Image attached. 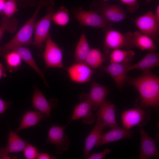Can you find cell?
I'll list each match as a JSON object with an SVG mask.
<instances>
[{
	"mask_svg": "<svg viewBox=\"0 0 159 159\" xmlns=\"http://www.w3.org/2000/svg\"><path fill=\"white\" fill-rule=\"evenodd\" d=\"M126 82L134 87L141 97L140 108L151 107L157 109L159 106V77L150 71L143 72L136 77H127Z\"/></svg>",
	"mask_w": 159,
	"mask_h": 159,
	"instance_id": "cell-1",
	"label": "cell"
},
{
	"mask_svg": "<svg viewBox=\"0 0 159 159\" xmlns=\"http://www.w3.org/2000/svg\"><path fill=\"white\" fill-rule=\"evenodd\" d=\"M47 2L45 0H40L34 13L13 38L6 44L0 46V57L16 47L29 45L32 43V37L37 16L42 7L46 5Z\"/></svg>",
	"mask_w": 159,
	"mask_h": 159,
	"instance_id": "cell-2",
	"label": "cell"
},
{
	"mask_svg": "<svg viewBox=\"0 0 159 159\" xmlns=\"http://www.w3.org/2000/svg\"><path fill=\"white\" fill-rule=\"evenodd\" d=\"M73 14L82 26L101 28L106 31L111 29V23L96 11H86L79 7L74 10Z\"/></svg>",
	"mask_w": 159,
	"mask_h": 159,
	"instance_id": "cell-3",
	"label": "cell"
},
{
	"mask_svg": "<svg viewBox=\"0 0 159 159\" xmlns=\"http://www.w3.org/2000/svg\"><path fill=\"white\" fill-rule=\"evenodd\" d=\"M53 4L52 1L48 2L46 5L48 11L47 14L34 24V37L32 44L39 49L42 47L44 42L50 36L49 32L52 17L54 12L52 5Z\"/></svg>",
	"mask_w": 159,
	"mask_h": 159,
	"instance_id": "cell-4",
	"label": "cell"
},
{
	"mask_svg": "<svg viewBox=\"0 0 159 159\" xmlns=\"http://www.w3.org/2000/svg\"><path fill=\"white\" fill-rule=\"evenodd\" d=\"M150 115V110L143 108H136L126 110L121 115L123 128L130 129L137 126L142 127L149 120Z\"/></svg>",
	"mask_w": 159,
	"mask_h": 159,
	"instance_id": "cell-5",
	"label": "cell"
},
{
	"mask_svg": "<svg viewBox=\"0 0 159 159\" xmlns=\"http://www.w3.org/2000/svg\"><path fill=\"white\" fill-rule=\"evenodd\" d=\"M135 23L140 32L154 41H158L159 22L152 11H149L138 17L135 20Z\"/></svg>",
	"mask_w": 159,
	"mask_h": 159,
	"instance_id": "cell-6",
	"label": "cell"
},
{
	"mask_svg": "<svg viewBox=\"0 0 159 159\" xmlns=\"http://www.w3.org/2000/svg\"><path fill=\"white\" fill-rule=\"evenodd\" d=\"M46 41L45 49L42 54L45 64V71L50 68L64 69L62 50L50 36Z\"/></svg>",
	"mask_w": 159,
	"mask_h": 159,
	"instance_id": "cell-7",
	"label": "cell"
},
{
	"mask_svg": "<svg viewBox=\"0 0 159 159\" xmlns=\"http://www.w3.org/2000/svg\"><path fill=\"white\" fill-rule=\"evenodd\" d=\"M109 92V89L107 87L93 80L92 82L89 93L81 94L79 96V99L80 101L88 102L92 105V110H95L105 100Z\"/></svg>",
	"mask_w": 159,
	"mask_h": 159,
	"instance_id": "cell-8",
	"label": "cell"
},
{
	"mask_svg": "<svg viewBox=\"0 0 159 159\" xmlns=\"http://www.w3.org/2000/svg\"><path fill=\"white\" fill-rule=\"evenodd\" d=\"M104 45L108 49L114 50L122 48L130 49L133 47L129 32L123 34L118 31L111 29L106 31Z\"/></svg>",
	"mask_w": 159,
	"mask_h": 159,
	"instance_id": "cell-9",
	"label": "cell"
},
{
	"mask_svg": "<svg viewBox=\"0 0 159 159\" xmlns=\"http://www.w3.org/2000/svg\"><path fill=\"white\" fill-rule=\"evenodd\" d=\"M65 126L52 125L48 132L46 143H51L56 146V153L60 155L69 150V142L68 137L65 134Z\"/></svg>",
	"mask_w": 159,
	"mask_h": 159,
	"instance_id": "cell-10",
	"label": "cell"
},
{
	"mask_svg": "<svg viewBox=\"0 0 159 159\" xmlns=\"http://www.w3.org/2000/svg\"><path fill=\"white\" fill-rule=\"evenodd\" d=\"M131 65V62L112 63L101 66V69L111 77L117 88L120 90L127 81L128 68Z\"/></svg>",
	"mask_w": 159,
	"mask_h": 159,
	"instance_id": "cell-11",
	"label": "cell"
},
{
	"mask_svg": "<svg viewBox=\"0 0 159 159\" xmlns=\"http://www.w3.org/2000/svg\"><path fill=\"white\" fill-rule=\"evenodd\" d=\"M9 128L8 140L6 147L0 149V159H17L16 156H9L8 154L23 151L28 143L22 139L16 132Z\"/></svg>",
	"mask_w": 159,
	"mask_h": 159,
	"instance_id": "cell-12",
	"label": "cell"
},
{
	"mask_svg": "<svg viewBox=\"0 0 159 159\" xmlns=\"http://www.w3.org/2000/svg\"><path fill=\"white\" fill-rule=\"evenodd\" d=\"M67 71L70 80L77 83H84L91 79L94 71L84 62H77L69 67Z\"/></svg>",
	"mask_w": 159,
	"mask_h": 159,
	"instance_id": "cell-13",
	"label": "cell"
},
{
	"mask_svg": "<svg viewBox=\"0 0 159 159\" xmlns=\"http://www.w3.org/2000/svg\"><path fill=\"white\" fill-rule=\"evenodd\" d=\"M111 23L120 22L125 19L127 16L120 6L110 5L103 2L98 6L96 11Z\"/></svg>",
	"mask_w": 159,
	"mask_h": 159,
	"instance_id": "cell-14",
	"label": "cell"
},
{
	"mask_svg": "<svg viewBox=\"0 0 159 159\" xmlns=\"http://www.w3.org/2000/svg\"><path fill=\"white\" fill-rule=\"evenodd\" d=\"M105 133H102L97 141L95 147L121 140L130 139L134 135L130 129L121 128L118 126L110 128Z\"/></svg>",
	"mask_w": 159,
	"mask_h": 159,
	"instance_id": "cell-15",
	"label": "cell"
},
{
	"mask_svg": "<svg viewBox=\"0 0 159 159\" xmlns=\"http://www.w3.org/2000/svg\"><path fill=\"white\" fill-rule=\"evenodd\" d=\"M34 92L32 100L34 108L49 117L51 110L57 106L58 101L54 98L48 101L36 86L34 87Z\"/></svg>",
	"mask_w": 159,
	"mask_h": 159,
	"instance_id": "cell-16",
	"label": "cell"
},
{
	"mask_svg": "<svg viewBox=\"0 0 159 159\" xmlns=\"http://www.w3.org/2000/svg\"><path fill=\"white\" fill-rule=\"evenodd\" d=\"M141 137L140 159L158 157L159 153L156 147L155 140L151 138L142 127L139 128Z\"/></svg>",
	"mask_w": 159,
	"mask_h": 159,
	"instance_id": "cell-17",
	"label": "cell"
},
{
	"mask_svg": "<svg viewBox=\"0 0 159 159\" xmlns=\"http://www.w3.org/2000/svg\"><path fill=\"white\" fill-rule=\"evenodd\" d=\"M92 107L87 101H82L76 105L72 117L67 125L72 121L81 119L82 122L87 124H92L95 120V116L92 112Z\"/></svg>",
	"mask_w": 159,
	"mask_h": 159,
	"instance_id": "cell-18",
	"label": "cell"
},
{
	"mask_svg": "<svg viewBox=\"0 0 159 159\" xmlns=\"http://www.w3.org/2000/svg\"><path fill=\"white\" fill-rule=\"evenodd\" d=\"M116 111L114 104L109 101L105 100L99 107L96 115L106 127L111 128L118 126Z\"/></svg>",
	"mask_w": 159,
	"mask_h": 159,
	"instance_id": "cell-19",
	"label": "cell"
},
{
	"mask_svg": "<svg viewBox=\"0 0 159 159\" xmlns=\"http://www.w3.org/2000/svg\"><path fill=\"white\" fill-rule=\"evenodd\" d=\"M106 127L100 118L97 117L93 129L85 140V150L83 155L86 159L92 150L95 146L103 130Z\"/></svg>",
	"mask_w": 159,
	"mask_h": 159,
	"instance_id": "cell-20",
	"label": "cell"
},
{
	"mask_svg": "<svg viewBox=\"0 0 159 159\" xmlns=\"http://www.w3.org/2000/svg\"><path fill=\"white\" fill-rule=\"evenodd\" d=\"M129 32L133 47L139 48L142 50H148L150 52H155L157 50L155 42L151 38L138 31Z\"/></svg>",
	"mask_w": 159,
	"mask_h": 159,
	"instance_id": "cell-21",
	"label": "cell"
},
{
	"mask_svg": "<svg viewBox=\"0 0 159 159\" xmlns=\"http://www.w3.org/2000/svg\"><path fill=\"white\" fill-rule=\"evenodd\" d=\"M48 117L47 114L41 112L28 111L22 117L16 132L18 133L21 130L36 125L40 121L46 120Z\"/></svg>",
	"mask_w": 159,
	"mask_h": 159,
	"instance_id": "cell-22",
	"label": "cell"
},
{
	"mask_svg": "<svg viewBox=\"0 0 159 159\" xmlns=\"http://www.w3.org/2000/svg\"><path fill=\"white\" fill-rule=\"evenodd\" d=\"M159 65V54L154 51H152L148 53L138 62L130 65L128 70L138 69L143 72L150 71Z\"/></svg>",
	"mask_w": 159,
	"mask_h": 159,
	"instance_id": "cell-23",
	"label": "cell"
},
{
	"mask_svg": "<svg viewBox=\"0 0 159 159\" xmlns=\"http://www.w3.org/2000/svg\"><path fill=\"white\" fill-rule=\"evenodd\" d=\"M11 50L16 52L20 56L22 60L26 63L40 76L44 83L47 87H49L44 74L38 66L30 50L28 48L24 46H21L16 47Z\"/></svg>",
	"mask_w": 159,
	"mask_h": 159,
	"instance_id": "cell-24",
	"label": "cell"
},
{
	"mask_svg": "<svg viewBox=\"0 0 159 159\" xmlns=\"http://www.w3.org/2000/svg\"><path fill=\"white\" fill-rule=\"evenodd\" d=\"M90 50L85 34H81L76 46L74 54L76 62L85 63Z\"/></svg>",
	"mask_w": 159,
	"mask_h": 159,
	"instance_id": "cell-25",
	"label": "cell"
},
{
	"mask_svg": "<svg viewBox=\"0 0 159 159\" xmlns=\"http://www.w3.org/2000/svg\"><path fill=\"white\" fill-rule=\"evenodd\" d=\"M106 60L105 55L98 49H90L85 63L93 69H96Z\"/></svg>",
	"mask_w": 159,
	"mask_h": 159,
	"instance_id": "cell-26",
	"label": "cell"
},
{
	"mask_svg": "<svg viewBox=\"0 0 159 159\" xmlns=\"http://www.w3.org/2000/svg\"><path fill=\"white\" fill-rule=\"evenodd\" d=\"M135 55V52L132 50H126L120 49L113 50L109 55L110 62V63L131 62Z\"/></svg>",
	"mask_w": 159,
	"mask_h": 159,
	"instance_id": "cell-27",
	"label": "cell"
},
{
	"mask_svg": "<svg viewBox=\"0 0 159 159\" xmlns=\"http://www.w3.org/2000/svg\"><path fill=\"white\" fill-rule=\"evenodd\" d=\"M3 57L5 59L7 69L10 73L17 70L21 65V59L14 51L8 52Z\"/></svg>",
	"mask_w": 159,
	"mask_h": 159,
	"instance_id": "cell-28",
	"label": "cell"
},
{
	"mask_svg": "<svg viewBox=\"0 0 159 159\" xmlns=\"http://www.w3.org/2000/svg\"><path fill=\"white\" fill-rule=\"evenodd\" d=\"M17 26L18 22L15 18L12 16L8 17L4 16L1 22L0 40L6 31L11 34L14 33L16 29Z\"/></svg>",
	"mask_w": 159,
	"mask_h": 159,
	"instance_id": "cell-29",
	"label": "cell"
},
{
	"mask_svg": "<svg viewBox=\"0 0 159 159\" xmlns=\"http://www.w3.org/2000/svg\"><path fill=\"white\" fill-rule=\"evenodd\" d=\"M52 20L57 25L64 26L67 25L70 20L68 10L63 6H61L56 12L52 15Z\"/></svg>",
	"mask_w": 159,
	"mask_h": 159,
	"instance_id": "cell-30",
	"label": "cell"
},
{
	"mask_svg": "<svg viewBox=\"0 0 159 159\" xmlns=\"http://www.w3.org/2000/svg\"><path fill=\"white\" fill-rule=\"evenodd\" d=\"M17 10L16 0H6L1 12L4 16L10 17L12 16Z\"/></svg>",
	"mask_w": 159,
	"mask_h": 159,
	"instance_id": "cell-31",
	"label": "cell"
},
{
	"mask_svg": "<svg viewBox=\"0 0 159 159\" xmlns=\"http://www.w3.org/2000/svg\"><path fill=\"white\" fill-rule=\"evenodd\" d=\"M25 158L26 159H35L38 153L37 148L28 143L23 151Z\"/></svg>",
	"mask_w": 159,
	"mask_h": 159,
	"instance_id": "cell-32",
	"label": "cell"
},
{
	"mask_svg": "<svg viewBox=\"0 0 159 159\" xmlns=\"http://www.w3.org/2000/svg\"><path fill=\"white\" fill-rule=\"evenodd\" d=\"M120 0L127 6V9L129 12L133 13L139 8L138 0Z\"/></svg>",
	"mask_w": 159,
	"mask_h": 159,
	"instance_id": "cell-33",
	"label": "cell"
},
{
	"mask_svg": "<svg viewBox=\"0 0 159 159\" xmlns=\"http://www.w3.org/2000/svg\"><path fill=\"white\" fill-rule=\"evenodd\" d=\"M111 150L109 148H106L102 151L95 153H94L89 155L86 158L87 159H102L105 157L107 155L110 154Z\"/></svg>",
	"mask_w": 159,
	"mask_h": 159,
	"instance_id": "cell-34",
	"label": "cell"
},
{
	"mask_svg": "<svg viewBox=\"0 0 159 159\" xmlns=\"http://www.w3.org/2000/svg\"><path fill=\"white\" fill-rule=\"evenodd\" d=\"M12 104L11 102H6L0 98V115L4 114Z\"/></svg>",
	"mask_w": 159,
	"mask_h": 159,
	"instance_id": "cell-35",
	"label": "cell"
},
{
	"mask_svg": "<svg viewBox=\"0 0 159 159\" xmlns=\"http://www.w3.org/2000/svg\"><path fill=\"white\" fill-rule=\"evenodd\" d=\"M56 157L45 153H38L36 158L37 159H55Z\"/></svg>",
	"mask_w": 159,
	"mask_h": 159,
	"instance_id": "cell-36",
	"label": "cell"
},
{
	"mask_svg": "<svg viewBox=\"0 0 159 159\" xmlns=\"http://www.w3.org/2000/svg\"><path fill=\"white\" fill-rule=\"evenodd\" d=\"M6 76V74L5 73L4 65L0 62V80L2 77H5Z\"/></svg>",
	"mask_w": 159,
	"mask_h": 159,
	"instance_id": "cell-37",
	"label": "cell"
},
{
	"mask_svg": "<svg viewBox=\"0 0 159 159\" xmlns=\"http://www.w3.org/2000/svg\"><path fill=\"white\" fill-rule=\"evenodd\" d=\"M154 16L156 20L159 22V5L157 6L155 13H154Z\"/></svg>",
	"mask_w": 159,
	"mask_h": 159,
	"instance_id": "cell-38",
	"label": "cell"
},
{
	"mask_svg": "<svg viewBox=\"0 0 159 159\" xmlns=\"http://www.w3.org/2000/svg\"><path fill=\"white\" fill-rule=\"evenodd\" d=\"M6 0H0V12H1Z\"/></svg>",
	"mask_w": 159,
	"mask_h": 159,
	"instance_id": "cell-39",
	"label": "cell"
},
{
	"mask_svg": "<svg viewBox=\"0 0 159 159\" xmlns=\"http://www.w3.org/2000/svg\"><path fill=\"white\" fill-rule=\"evenodd\" d=\"M144 0L146 2L148 3H150L151 1V0Z\"/></svg>",
	"mask_w": 159,
	"mask_h": 159,
	"instance_id": "cell-40",
	"label": "cell"
},
{
	"mask_svg": "<svg viewBox=\"0 0 159 159\" xmlns=\"http://www.w3.org/2000/svg\"><path fill=\"white\" fill-rule=\"evenodd\" d=\"M102 1H103L104 2H106V1L109 0H102Z\"/></svg>",
	"mask_w": 159,
	"mask_h": 159,
	"instance_id": "cell-41",
	"label": "cell"
}]
</instances>
